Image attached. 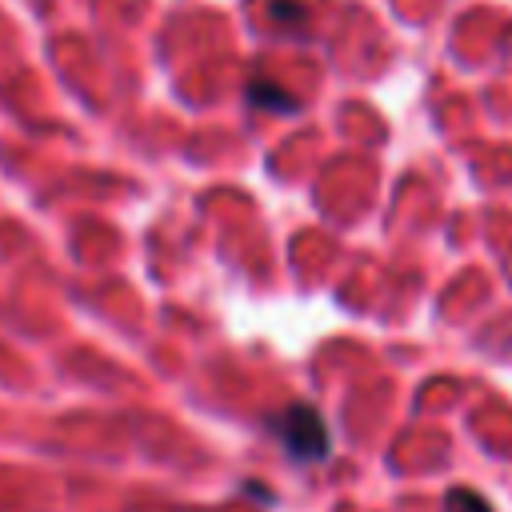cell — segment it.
Wrapping results in <instances>:
<instances>
[{
    "label": "cell",
    "instance_id": "obj_4",
    "mask_svg": "<svg viewBox=\"0 0 512 512\" xmlns=\"http://www.w3.org/2000/svg\"><path fill=\"white\" fill-rule=\"evenodd\" d=\"M272 16H276V20H288V24H304V4L272 0Z\"/></svg>",
    "mask_w": 512,
    "mask_h": 512
},
{
    "label": "cell",
    "instance_id": "obj_3",
    "mask_svg": "<svg viewBox=\"0 0 512 512\" xmlns=\"http://www.w3.org/2000/svg\"><path fill=\"white\" fill-rule=\"evenodd\" d=\"M448 508H452V512H492V508H488V500H480V496H476V492H468V488H464V492L456 488V492L448 496Z\"/></svg>",
    "mask_w": 512,
    "mask_h": 512
},
{
    "label": "cell",
    "instance_id": "obj_1",
    "mask_svg": "<svg viewBox=\"0 0 512 512\" xmlns=\"http://www.w3.org/2000/svg\"><path fill=\"white\" fill-rule=\"evenodd\" d=\"M268 428L276 432V440L284 444V452L292 460H324L328 456V424L320 420L316 408L308 404H288L276 416H268Z\"/></svg>",
    "mask_w": 512,
    "mask_h": 512
},
{
    "label": "cell",
    "instance_id": "obj_2",
    "mask_svg": "<svg viewBox=\"0 0 512 512\" xmlns=\"http://www.w3.org/2000/svg\"><path fill=\"white\" fill-rule=\"evenodd\" d=\"M248 96H252V104H264V108H276V112H292L296 108V100L288 92H280L276 84H264V80H256L248 88Z\"/></svg>",
    "mask_w": 512,
    "mask_h": 512
}]
</instances>
